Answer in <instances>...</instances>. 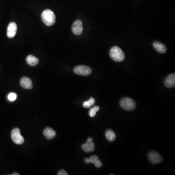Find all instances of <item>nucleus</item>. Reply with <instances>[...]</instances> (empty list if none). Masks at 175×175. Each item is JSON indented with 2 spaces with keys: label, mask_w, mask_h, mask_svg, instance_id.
I'll list each match as a JSON object with an SVG mask.
<instances>
[{
  "label": "nucleus",
  "mask_w": 175,
  "mask_h": 175,
  "mask_svg": "<svg viewBox=\"0 0 175 175\" xmlns=\"http://www.w3.org/2000/svg\"><path fill=\"white\" fill-rule=\"evenodd\" d=\"M41 19L47 26H52L56 22V16L54 13L50 9H46L42 13Z\"/></svg>",
  "instance_id": "f257e3e1"
},
{
  "label": "nucleus",
  "mask_w": 175,
  "mask_h": 175,
  "mask_svg": "<svg viewBox=\"0 0 175 175\" xmlns=\"http://www.w3.org/2000/svg\"><path fill=\"white\" fill-rule=\"evenodd\" d=\"M110 57L114 61L121 62L125 59V54L121 48L117 46L112 47L110 50Z\"/></svg>",
  "instance_id": "f03ea898"
},
{
  "label": "nucleus",
  "mask_w": 175,
  "mask_h": 175,
  "mask_svg": "<svg viewBox=\"0 0 175 175\" xmlns=\"http://www.w3.org/2000/svg\"><path fill=\"white\" fill-rule=\"evenodd\" d=\"M120 106L124 110L127 111H132L136 107V103L130 98L124 97L120 102Z\"/></svg>",
  "instance_id": "7ed1b4c3"
},
{
  "label": "nucleus",
  "mask_w": 175,
  "mask_h": 175,
  "mask_svg": "<svg viewBox=\"0 0 175 175\" xmlns=\"http://www.w3.org/2000/svg\"><path fill=\"white\" fill-rule=\"evenodd\" d=\"M11 139L14 143L20 145L25 142L24 137L21 134V131L18 128H15L12 131L11 133Z\"/></svg>",
  "instance_id": "20e7f679"
},
{
  "label": "nucleus",
  "mask_w": 175,
  "mask_h": 175,
  "mask_svg": "<svg viewBox=\"0 0 175 175\" xmlns=\"http://www.w3.org/2000/svg\"><path fill=\"white\" fill-rule=\"evenodd\" d=\"M74 72L78 75L87 76L91 74L92 71L89 67L85 65H79L75 67L74 69Z\"/></svg>",
  "instance_id": "39448f33"
},
{
  "label": "nucleus",
  "mask_w": 175,
  "mask_h": 175,
  "mask_svg": "<svg viewBox=\"0 0 175 175\" xmlns=\"http://www.w3.org/2000/svg\"><path fill=\"white\" fill-rule=\"evenodd\" d=\"M148 160L153 164H157L163 162V158L159 153L156 151H151L148 154Z\"/></svg>",
  "instance_id": "423d86ee"
},
{
  "label": "nucleus",
  "mask_w": 175,
  "mask_h": 175,
  "mask_svg": "<svg viewBox=\"0 0 175 175\" xmlns=\"http://www.w3.org/2000/svg\"><path fill=\"white\" fill-rule=\"evenodd\" d=\"M72 30L75 35L78 36L81 34L83 30L82 22L80 20L75 21L72 25Z\"/></svg>",
  "instance_id": "0eeeda50"
},
{
  "label": "nucleus",
  "mask_w": 175,
  "mask_h": 175,
  "mask_svg": "<svg viewBox=\"0 0 175 175\" xmlns=\"http://www.w3.org/2000/svg\"><path fill=\"white\" fill-rule=\"evenodd\" d=\"M17 31V26L16 23L10 22L9 24L7 30V36L9 38H13L15 37Z\"/></svg>",
  "instance_id": "6e6552de"
},
{
  "label": "nucleus",
  "mask_w": 175,
  "mask_h": 175,
  "mask_svg": "<svg viewBox=\"0 0 175 175\" xmlns=\"http://www.w3.org/2000/svg\"><path fill=\"white\" fill-rule=\"evenodd\" d=\"M84 162L86 163H93L95 167L97 168H100L102 167V163H101L99 160L98 159V157L97 156H91L89 158H85L84 159Z\"/></svg>",
  "instance_id": "1a4fd4ad"
},
{
  "label": "nucleus",
  "mask_w": 175,
  "mask_h": 175,
  "mask_svg": "<svg viewBox=\"0 0 175 175\" xmlns=\"http://www.w3.org/2000/svg\"><path fill=\"white\" fill-rule=\"evenodd\" d=\"M20 84L24 89L30 90L33 88L32 81L27 77H24L21 78L20 80Z\"/></svg>",
  "instance_id": "9d476101"
},
{
  "label": "nucleus",
  "mask_w": 175,
  "mask_h": 175,
  "mask_svg": "<svg viewBox=\"0 0 175 175\" xmlns=\"http://www.w3.org/2000/svg\"><path fill=\"white\" fill-rule=\"evenodd\" d=\"M164 85L168 88H171L175 86V73L170 74L165 78L164 81Z\"/></svg>",
  "instance_id": "9b49d317"
},
{
  "label": "nucleus",
  "mask_w": 175,
  "mask_h": 175,
  "mask_svg": "<svg viewBox=\"0 0 175 175\" xmlns=\"http://www.w3.org/2000/svg\"><path fill=\"white\" fill-rule=\"evenodd\" d=\"M155 49L160 53H165L167 52V47L159 41H155L153 44Z\"/></svg>",
  "instance_id": "f8f14e48"
},
{
  "label": "nucleus",
  "mask_w": 175,
  "mask_h": 175,
  "mask_svg": "<svg viewBox=\"0 0 175 175\" xmlns=\"http://www.w3.org/2000/svg\"><path fill=\"white\" fill-rule=\"evenodd\" d=\"M43 135L47 139H53L56 135V132L50 127H47L43 131Z\"/></svg>",
  "instance_id": "ddd939ff"
},
{
  "label": "nucleus",
  "mask_w": 175,
  "mask_h": 175,
  "mask_svg": "<svg viewBox=\"0 0 175 175\" xmlns=\"http://www.w3.org/2000/svg\"><path fill=\"white\" fill-rule=\"evenodd\" d=\"M81 148L83 150L85 151L86 153L94 151V144L93 142H87L86 143L82 145Z\"/></svg>",
  "instance_id": "4468645a"
},
{
  "label": "nucleus",
  "mask_w": 175,
  "mask_h": 175,
  "mask_svg": "<svg viewBox=\"0 0 175 175\" xmlns=\"http://www.w3.org/2000/svg\"><path fill=\"white\" fill-rule=\"evenodd\" d=\"M26 61L27 64L31 66H35L37 65L39 62L38 58L33 55H29L26 58Z\"/></svg>",
  "instance_id": "2eb2a0df"
},
{
  "label": "nucleus",
  "mask_w": 175,
  "mask_h": 175,
  "mask_svg": "<svg viewBox=\"0 0 175 175\" xmlns=\"http://www.w3.org/2000/svg\"><path fill=\"white\" fill-rule=\"evenodd\" d=\"M105 135L107 140L111 142H114L116 138V135L114 131L111 130H107L106 131Z\"/></svg>",
  "instance_id": "dca6fc26"
},
{
  "label": "nucleus",
  "mask_w": 175,
  "mask_h": 175,
  "mask_svg": "<svg viewBox=\"0 0 175 175\" xmlns=\"http://www.w3.org/2000/svg\"><path fill=\"white\" fill-rule=\"evenodd\" d=\"M100 107L98 106H95L92 107L89 111V115L91 117H94L96 115V112L98 111Z\"/></svg>",
  "instance_id": "f3484780"
},
{
  "label": "nucleus",
  "mask_w": 175,
  "mask_h": 175,
  "mask_svg": "<svg viewBox=\"0 0 175 175\" xmlns=\"http://www.w3.org/2000/svg\"><path fill=\"white\" fill-rule=\"evenodd\" d=\"M17 97V95L15 93H11L8 95V99L10 101H15Z\"/></svg>",
  "instance_id": "a211bd4d"
},
{
  "label": "nucleus",
  "mask_w": 175,
  "mask_h": 175,
  "mask_svg": "<svg viewBox=\"0 0 175 175\" xmlns=\"http://www.w3.org/2000/svg\"><path fill=\"white\" fill-rule=\"evenodd\" d=\"M83 107L85 108H89V107H91V106L90 104L89 103V102L88 101H85L83 103Z\"/></svg>",
  "instance_id": "6ab92c4d"
},
{
  "label": "nucleus",
  "mask_w": 175,
  "mask_h": 175,
  "mask_svg": "<svg viewBox=\"0 0 175 175\" xmlns=\"http://www.w3.org/2000/svg\"><path fill=\"white\" fill-rule=\"evenodd\" d=\"M58 175H68V174L67 173V172L65 170H61L59 171V172H58Z\"/></svg>",
  "instance_id": "aec40b11"
},
{
  "label": "nucleus",
  "mask_w": 175,
  "mask_h": 175,
  "mask_svg": "<svg viewBox=\"0 0 175 175\" xmlns=\"http://www.w3.org/2000/svg\"><path fill=\"white\" fill-rule=\"evenodd\" d=\"M89 103L90 104L91 106H93V105L95 103V100L93 97H91L88 100Z\"/></svg>",
  "instance_id": "412c9836"
},
{
  "label": "nucleus",
  "mask_w": 175,
  "mask_h": 175,
  "mask_svg": "<svg viewBox=\"0 0 175 175\" xmlns=\"http://www.w3.org/2000/svg\"><path fill=\"white\" fill-rule=\"evenodd\" d=\"M88 142H93V138H89L87 140Z\"/></svg>",
  "instance_id": "4be33fe9"
},
{
  "label": "nucleus",
  "mask_w": 175,
  "mask_h": 175,
  "mask_svg": "<svg viewBox=\"0 0 175 175\" xmlns=\"http://www.w3.org/2000/svg\"><path fill=\"white\" fill-rule=\"evenodd\" d=\"M12 175H20V174H19V173H13V174H12Z\"/></svg>",
  "instance_id": "5701e85b"
}]
</instances>
